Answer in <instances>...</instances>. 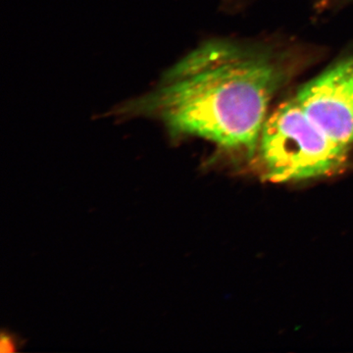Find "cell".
Returning <instances> with one entry per match:
<instances>
[{
	"instance_id": "cell-2",
	"label": "cell",
	"mask_w": 353,
	"mask_h": 353,
	"mask_svg": "<svg viewBox=\"0 0 353 353\" xmlns=\"http://www.w3.org/2000/svg\"><path fill=\"white\" fill-rule=\"evenodd\" d=\"M259 148L265 179L274 183L332 175L343 168L350 150L316 126L294 97L267 117Z\"/></svg>"
},
{
	"instance_id": "cell-1",
	"label": "cell",
	"mask_w": 353,
	"mask_h": 353,
	"mask_svg": "<svg viewBox=\"0 0 353 353\" xmlns=\"http://www.w3.org/2000/svg\"><path fill=\"white\" fill-rule=\"evenodd\" d=\"M285 70L267 53L226 41L185 55L148 94L115 109L118 117L163 123L173 138L196 136L253 154Z\"/></svg>"
},
{
	"instance_id": "cell-3",
	"label": "cell",
	"mask_w": 353,
	"mask_h": 353,
	"mask_svg": "<svg viewBox=\"0 0 353 353\" xmlns=\"http://www.w3.org/2000/svg\"><path fill=\"white\" fill-rule=\"evenodd\" d=\"M297 103L329 138L353 146V55L343 58L299 88Z\"/></svg>"
}]
</instances>
